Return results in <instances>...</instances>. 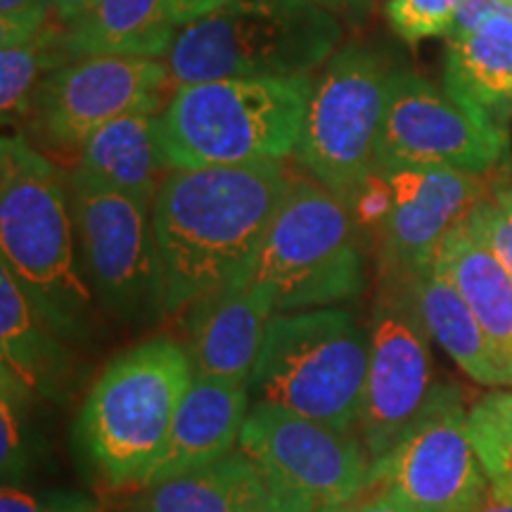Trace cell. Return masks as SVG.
<instances>
[{
	"label": "cell",
	"instance_id": "cell-1",
	"mask_svg": "<svg viewBox=\"0 0 512 512\" xmlns=\"http://www.w3.org/2000/svg\"><path fill=\"white\" fill-rule=\"evenodd\" d=\"M292 183L283 162L169 171L152 202L166 316L247 273Z\"/></svg>",
	"mask_w": 512,
	"mask_h": 512
},
{
	"label": "cell",
	"instance_id": "cell-2",
	"mask_svg": "<svg viewBox=\"0 0 512 512\" xmlns=\"http://www.w3.org/2000/svg\"><path fill=\"white\" fill-rule=\"evenodd\" d=\"M0 264L67 342L91 344L100 306L81 271L67 176L19 131L0 140Z\"/></svg>",
	"mask_w": 512,
	"mask_h": 512
},
{
	"label": "cell",
	"instance_id": "cell-3",
	"mask_svg": "<svg viewBox=\"0 0 512 512\" xmlns=\"http://www.w3.org/2000/svg\"><path fill=\"white\" fill-rule=\"evenodd\" d=\"M195 380L185 344L157 335L107 363L79 413L86 458L110 489L138 491L162 458Z\"/></svg>",
	"mask_w": 512,
	"mask_h": 512
},
{
	"label": "cell",
	"instance_id": "cell-4",
	"mask_svg": "<svg viewBox=\"0 0 512 512\" xmlns=\"http://www.w3.org/2000/svg\"><path fill=\"white\" fill-rule=\"evenodd\" d=\"M342 22L311 0H233L178 29L169 86L219 79H299L339 50Z\"/></svg>",
	"mask_w": 512,
	"mask_h": 512
},
{
	"label": "cell",
	"instance_id": "cell-5",
	"mask_svg": "<svg viewBox=\"0 0 512 512\" xmlns=\"http://www.w3.org/2000/svg\"><path fill=\"white\" fill-rule=\"evenodd\" d=\"M313 79H219L176 88L159 112L171 169L283 162L302 133Z\"/></svg>",
	"mask_w": 512,
	"mask_h": 512
},
{
	"label": "cell",
	"instance_id": "cell-6",
	"mask_svg": "<svg viewBox=\"0 0 512 512\" xmlns=\"http://www.w3.org/2000/svg\"><path fill=\"white\" fill-rule=\"evenodd\" d=\"M368 242L342 195L294 181L252 266L235 283L261 287L275 313L330 309L366 290Z\"/></svg>",
	"mask_w": 512,
	"mask_h": 512
},
{
	"label": "cell",
	"instance_id": "cell-7",
	"mask_svg": "<svg viewBox=\"0 0 512 512\" xmlns=\"http://www.w3.org/2000/svg\"><path fill=\"white\" fill-rule=\"evenodd\" d=\"M368 375V328L347 309L275 313L252 373L254 401L356 434ZM358 437V434H356Z\"/></svg>",
	"mask_w": 512,
	"mask_h": 512
},
{
	"label": "cell",
	"instance_id": "cell-8",
	"mask_svg": "<svg viewBox=\"0 0 512 512\" xmlns=\"http://www.w3.org/2000/svg\"><path fill=\"white\" fill-rule=\"evenodd\" d=\"M67 192L81 271L100 309L124 325L164 318L152 202L114 190L76 166L67 174Z\"/></svg>",
	"mask_w": 512,
	"mask_h": 512
},
{
	"label": "cell",
	"instance_id": "cell-9",
	"mask_svg": "<svg viewBox=\"0 0 512 512\" xmlns=\"http://www.w3.org/2000/svg\"><path fill=\"white\" fill-rule=\"evenodd\" d=\"M394 67L363 43H347L313 79L294 157L320 185L347 197L377 169V140Z\"/></svg>",
	"mask_w": 512,
	"mask_h": 512
},
{
	"label": "cell",
	"instance_id": "cell-10",
	"mask_svg": "<svg viewBox=\"0 0 512 512\" xmlns=\"http://www.w3.org/2000/svg\"><path fill=\"white\" fill-rule=\"evenodd\" d=\"M434 387L432 337L415 302L411 275L377 268L366 392L356 432L370 460L382 458L396 444Z\"/></svg>",
	"mask_w": 512,
	"mask_h": 512
},
{
	"label": "cell",
	"instance_id": "cell-11",
	"mask_svg": "<svg viewBox=\"0 0 512 512\" xmlns=\"http://www.w3.org/2000/svg\"><path fill=\"white\" fill-rule=\"evenodd\" d=\"M470 408L456 384H437L396 444L370 463L368 489L418 512H472L489 479L472 446Z\"/></svg>",
	"mask_w": 512,
	"mask_h": 512
},
{
	"label": "cell",
	"instance_id": "cell-12",
	"mask_svg": "<svg viewBox=\"0 0 512 512\" xmlns=\"http://www.w3.org/2000/svg\"><path fill=\"white\" fill-rule=\"evenodd\" d=\"M380 169L508 171V131L484 124L411 69H394L377 140Z\"/></svg>",
	"mask_w": 512,
	"mask_h": 512
},
{
	"label": "cell",
	"instance_id": "cell-13",
	"mask_svg": "<svg viewBox=\"0 0 512 512\" xmlns=\"http://www.w3.org/2000/svg\"><path fill=\"white\" fill-rule=\"evenodd\" d=\"M166 88L169 69L155 57H76L38 83L27 126L43 145L81 150L110 121L138 110H159Z\"/></svg>",
	"mask_w": 512,
	"mask_h": 512
},
{
	"label": "cell",
	"instance_id": "cell-14",
	"mask_svg": "<svg viewBox=\"0 0 512 512\" xmlns=\"http://www.w3.org/2000/svg\"><path fill=\"white\" fill-rule=\"evenodd\" d=\"M240 451L268 477L297 491L318 510L354 501L368 489L370 460L356 434L337 432L273 403L252 401Z\"/></svg>",
	"mask_w": 512,
	"mask_h": 512
},
{
	"label": "cell",
	"instance_id": "cell-15",
	"mask_svg": "<svg viewBox=\"0 0 512 512\" xmlns=\"http://www.w3.org/2000/svg\"><path fill=\"white\" fill-rule=\"evenodd\" d=\"M380 171L389 190V209L375 235L380 249L377 268L403 275H418L432 266L446 235L470 214L498 176L453 169Z\"/></svg>",
	"mask_w": 512,
	"mask_h": 512
},
{
	"label": "cell",
	"instance_id": "cell-16",
	"mask_svg": "<svg viewBox=\"0 0 512 512\" xmlns=\"http://www.w3.org/2000/svg\"><path fill=\"white\" fill-rule=\"evenodd\" d=\"M273 316L271 297L249 283H233L192 304L185 311V351L195 377L252 382L268 320Z\"/></svg>",
	"mask_w": 512,
	"mask_h": 512
},
{
	"label": "cell",
	"instance_id": "cell-17",
	"mask_svg": "<svg viewBox=\"0 0 512 512\" xmlns=\"http://www.w3.org/2000/svg\"><path fill=\"white\" fill-rule=\"evenodd\" d=\"M0 368L22 382L36 399L67 403L81 382V358L29 302L0 264Z\"/></svg>",
	"mask_w": 512,
	"mask_h": 512
},
{
	"label": "cell",
	"instance_id": "cell-18",
	"mask_svg": "<svg viewBox=\"0 0 512 512\" xmlns=\"http://www.w3.org/2000/svg\"><path fill=\"white\" fill-rule=\"evenodd\" d=\"M249 408L252 382L195 377L178 408L169 441L150 482L207 465L240 448L242 425Z\"/></svg>",
	"mask_w": 512,
	"mask_h": 512
},
{
	"label": "cell",
	"instance_id": "cell-19",
	"mask_svg": "<svg viewBox=\"0 0 512 512\" xmlns=\"http://www.w3.org/2000/svg\"><path fill=\"white\" fill-rule=\"evenodd\" d=\"M444 91L479 121L512 124V10L494 15L470 36L448 38Z\"/></svg>",
	"mask_w": 512,
	"mask_h": 512
},
{
	"label": "cell",
	"instance_id": "cell-20",
	"mask_svg": "<svg viewBox=\"0 0 512 512\" xmlns=\"http://www.w3.org/2000/svg\"><path fill=\"white\" fill-rule=\"evenodd\" d=\"M159 112L138 110L102 126L81 145L76 169L114 190L155 202L171 171L159 133Z\"/></svg>",
	"mask_w": 512,
	"mask_h": 512
},
{
	"label": "cell",
	"instance_id": "cell-21",
	"mask_svg": "<svg viewBox=\"0 0 512 512\" xmlns=\"http://www.w3.org/2000/svg\"><path fill=\"white\" fill-rule=\"evenodd\" d=\"M434 264L475 313L498 356L512 373V273L467 219L446 235Z\"/></svg>",
	"mask_w": 512,
	"mask_h": 512
},
{
	"label": "cell",
	"instance_id": "cell-22",
	"mask_svg": "<svg viewBox=\"0 0 512 512\" xmlns=\"http://www.w3.org/2000/svg\"><path fill=\"white\" fill-rule=\"evenodd\" d=\"M411 283L432 342H437L472 382L491 389L512 387L508 366L498 356L475 313L451 280L439 271V266L432 261L425 271L411 275Z\"/></svg>",
	"mask_w": 512,
	"mask_h": 512
},
{
	"label": "cell",
	"instance_id": "cell-23",
	"mask_svg": "<svg viewBox=\"0 0 512 512\" xmlns=\"http://www.w3.org/2000/svg\"><path fill=\"white\" fill-rule=\"evenodd\" d=\"M266 486V472L235 448L207 465L145 484L121 512H245Z\"/></svg>",
	"mask_w": 512,
	"mask_h": 512
},
{
	"label": "cell",
	"instance_id": "cell-24",
	"mask_svg": "<svg viewBox=\"0 0 512 512\" xmlns=\"http://www.w3.org/2000/svg\"><path fill=\"white\" fill-rule=\"evenodd\" d=\"M178 34L166 0H98L74 24L64 27V48L86 55H169Z\"/></svg>",
	"mask_w": 512,
	"mask_h": 512
},
{
	"label": "cell",
	"instance_id": "cell-25",
	"mask_svg": "<svg viewBox=\"0 0 512 512\" xmlns=\"http://www.w3.org/2000/svg\"><path fill=\"white\" fill-rule=\"evenodd\" d=\"M74 57L64 48V24L53 22L34 38L0 48V117L3 126H19L29 117L38 83Z\"/></svg>",
	"mask_w": 512,
	"mask_h": 512
},
{
	"label": "cell",
	"instance_id": "cell-26",
	"mask_svg": "<svg viewBox=\"0 0 512 512\" xmlns=\"http://www.w3.org/2000/svg\"><path fill=\"white\" fill-rule=\"evenodd\" d=\"M467 425L489 489L512 501V389L479 396L470 406Z\"/></svg>",
	"mask_w": 512,
	"mask_h": 512
},
{
	"label": "cell",
	"instance_id": "cell-27",
	"mask_svg": "<svg viewBox=\"0 0 512 512\" xmlns=\"http://www.w3.org/2000/svg\"><path fill=\"white\" fill-rule=\"evenodd\" d=\"M29 399L34 394L0 368V470L3 486H19L34 465V430L29 420Z\"/></svg>",
	"mask_w": 512,
	"mask_h": 512
},
{
	"label": "cell",
	"instance_id": "cell-28",
	"mask_svg": "<svg viewBox=\"0 0 512 512\" xmlns=\"http://www.w3.org/2000/svg\"><path fill=\"white\" fill-rule=\"evenodd\" d=\"M465 219L512 273V178L508 171L491 181L486 195Z\"/></svg>",
	"mask_w": 512,
	"mask_h": 512
},
{
	"label": "cell",
	"instance_id": "cell-29",
	"mask_svg": "<svg viewBox=\"0 0 512 512\" xmlns=\"http://www.w3.org/2000/svg\"><path fill=\"white\" fill-rule=\"evenodd\" d=\"M463 0H387L384 17L401 41L418 46L427 38L448 36Z\"/></svg>",
	"mask_w": 512,
	"mask_h": 512
},
{
	"label": "cell",
	"instance_id": "cell-30",
	"mask_svg": "<svg viewBox=\"0 0 512 512\" xmlns=\"http://www.w3.org/2000/svg\"><path fill=\"white\" fill-rule=\"evenodd\" d=\"M0 512H102L93 496L76 489H48L29 494L19 486H3Z\"/></svg>",
	"mask_w": 512,
	"mask_h": 512
},
{
	"label": "cell",
	"instance_id": "cell-31",
	"mask_svg": "<svg viewBox=\"0 0 512 512\" xmlns=\"http://www.w3.org/2000/svg\"><path fill=\"white\" fill-rule=\"evenodd\" d=\"M55 0H0V48L34 38L55 17Z\"/></svg>",
	"mask_w": 512,
	"mask_h": 512
},
{
	"label": "cell",
	"instance_id": "cell-32",
	"mask_svg": "<svg viewBox=\"0 0 512 512\" xmlns=\"http://www.w3.org/2000/svg\"><path fill=\"white\" fill-rule=\"evenodd\" d=\"M512 8L503 3V0H463L456 12V19H453L451 31H448V38H463L470 36L472 31H477L486 19L494 15H501V12H508Z\"/></svg>",
	"mask_w": 512,
	"mask_h": 512
},
{
	"label": "cell",
	"instance_id": "cell-33",
	"mask_svg": "<svg viewBox=\"0 0 512 512\" xmlns=\"http://www.w3.org/2000/svg\"><path fill=\"white\" fill-rule=\"evenodd\" d=\"M245 512H320L309 498L268 477L266 491Z\"/></svg>",
	"mask_w": 512,
	"mask_h": 512
},
{
	"label": "cell",
	"instance_id": "cell-34",
	"mask_svg": "<svg viewBox=\"0 0 512 512\" xmlns=\"http://www.w3.org/2000/svg\"><path fill=\"white\" fill-rule=\"evenodd\" d=\"M320 512H418L411 505L401 503L399 498L387 494H375V491H366L354 501L337 505V508H328Z\"/></svg>",
	"mask_w": 512,
	"mask_h": 512
},
{
	"label": "cell",
	"instance_id": "cell-35",
	"mask_svg": "<svg viewBox=\"0 0 512 512\" xmlns=\"http://www.w3.org/2000/svg\"><path fill=\"white\" fill-rule=\"evenodd\" d=\"M228 3H233V0H166L171 19H174L178 29L185 27V24L195 22V19L209 15V12L223 8V5Z\"/></svg>",
	"mask_w": 512,
	"mask_h": 512
},
{
	"label": "cell",
	"instance_id": "cell-36",
	"mask_svg": "<svg viewBox=\"0 0 512 512\" xmlns=\"http://www.w3.org/2000/svg\"><path fill=\"white\" fill-rule=\"evenodd\" d=\"M98 0H55V19L62 22L64 27L74 24L76 19H81Z\"/></svg>",
	"mask_w": 512,
	"mask_h": 512
},
{
	"label": "cell",
	"instance_id": "cell-37",
	"mask_svg": "<svg viewBox=\"0 0 512 512\" xmlns=\"http://www.w3.org/2000/svg\"><path fill=\"white\" fill-rule=\"evenodd\" d=\"M311 3L323 5V8L337 12H349V15H366V12L373 8V0H311Z\"/></svg>",
	"mask_w": 512,
	"mask_h": 512
},
{
	"label": "cell",
	"instance_id": "cell-38",
	"mask_svg": "<svg viewBox=\"0 0 512 512\" xmlns=\"http://www.w3.org/2000/svg\"><path fill=\"white\" fill-rule=\"evenodd\" d=\"M472 512H512V501L508 498L494 494V491H486V496L479 501V505Z\"/></svg>",
	"mask_w": 512,
	"mask_h": 512
},
{
	"label": "cell",
	"instance_id": "cell-39",
	"mask_svg": "<svg viewBox=\"0 0 512 512\" xmlns=\"http://www.w3.org/2000/svg\"><path fill=\"white\" fill-rule=\"evenodd\" d=\"M503 3H505V5H508V8H512V0H503Z\"/></svg>",
	"mask_w": 512,
	"mask_h": 512
}]
</instances>
